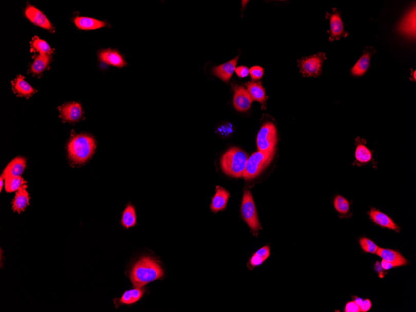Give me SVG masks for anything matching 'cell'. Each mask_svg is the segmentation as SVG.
I'll return each mask as SVG.
<instances>
[{"mask_svg": "<svg viewBox=\"0 0 416 312\" xmlns=\"http://www.w3.org/2000/svg\"><path fill=\"white\" fill-rule=\"evenodd\" d=\"M163 276L162 267L150 257L140 259L130 272L131 282L136 288H142L148 283L162 278Z\"/></svg>", "mask_w": 416, "mask_h": 312, "instance_id": "cell-1", "label": "cell"}, {"mask_svg": "<svg viewBox=\"0 0 416 312\" xmlns=\"http://www.w3.org/2000/svg\"><path fill=\"white\" fill-rule=\"evenodd\" d=\"M96 142L87 134L72 136L67 145V153L70 160L75 164H83L94 153Z\"/></svg>", "mask_w": 416, "mask_h": 312, "instance_id": "cell-2", "label": "cell"}, {"mask_svg": "<svg viewBox=\"0 0 416 312\" xmlns=\"http://www.w3.org/2000/svg\"><path fill=\"white\" fill-rule=\"evenodd\" d=\"M248 157L244 151L232 147L225 151L220 161L222 171L228 176L241 178L243 176Z\"/></svg>", "mask_w": 416, "mask_h": 312, "instance_id": "cell-3", "label": "cell"}, {"mask_svg": "<svg viewBox=\"0 0 416 312\" xmlns=\"http://www.w3.org/2000/svg\"><path fill=\"white\" fill-rule=\"evenodd\" d=\"M275 150L270 152L257 151L248 159L242 177L245 180H251L259 176L274 159Z\"/></svg>", "mask_w": 416, "mask_h": 312, "instance_id": "cell-4", "label": "cell"}, {"mask_svg": "<svg viewBox=\"0 0 416 312\" xmlns=\"http://www.w3.org/2000/svg\"><path fill=\"white\" fill-rule=\"evenodd\" d=\"M277 132L275 125L272 122L263 124L257 136V147L262 152L275 150L277 144Z\"/></svg>", "mask_w": 416, "mask_h": 312, "instance_id": "cell-5", "label": "cell"}, {"mask_svg": "<svg viewBox=\"0 0 416 312\" xmlns=\"http://www.w3.org/2000/svg\"><path fill=\"white\" fill-rule=\"evenodd\" d=\"M241 212L243 219L251 231L254 233L258 231L260 229L259 219L253 198L250 191L245 190L243 195Z\"/></svg>", "mask_w": 416, "mask_h": 312, "instance_id": "cell-6", "label": "cell"}, {"mask_svg": "<svg viewBox=\"0 0 416 312\" xmlns=\"http://www.w3.org/2000/svg\"><path fill=\"white\" fill-rule=\"evenodd\" d=\"M327 56L323 52L301 58L298 61V66L304 77H318L322 72V65Z\"/></svg>", "mask_w": 416, "mask_h": 312, "instance_id": "cell-7", "label": "cell"}, {"mask_svg": "<svg viewBox=\"0 0 416 312\" xmlns=\"http://www.w3.org/2000/svg\"><path fill=\"white\" fill-rule=\"evenodd\" d=\"M332 13H327V18L330 20V29L329 31V41L338 40L342 37L347 36L348 33L344 30V23H343L341 13L336 9H333Z\"/></svg>", "mask_w": 416, "mask_h": 312, "instance_id": "cell-8", "label": "cell"}, {"mask_svg": "<svg viewBox=\"0 0 416 312\" xmlns=\"http://www.w3.org/2000/svg\"><path fill=\"white\" fill-rule=\"evenodd\" d=\"M25 15L34 25L49 31H53V27L48 17L42 11L33 6L28 5L25 10Z\"/></svg>", "mask_w": 416, "mask_h": 312, "instance_id": "cell-9", "label": "cell"}, {"mask_svg": "<svg viewBox=\"0 0 416 312\" xmlns=\"http://www.w3.org/2000/svg\"><path fill=\"white\" fill-rule=\"evenodd\" d=\"M234 90L233 106L239 112H245L250 109L252 99L244 87L241 86L233 85Z\"/></svg>", "mask_w": 416, "mask_h": 312, "instance_id": "cell-10", "label": "cell"}, {"mask_svg": "<svg viewBox=\"0 0 416 312\" xmlns=\"http://www.w3.org/2000/svg\"><path fill=\"white\" fill-rule=\"evenodd\" d=\"M61 118L65 122H78L83 116L81 105L77 103H70L59 107Z\"/></svg>", "mask_w": 416, "mask_h": 312, "instance_id": "cell-11", "label": "cell"}, {"mask_svg": "<svg viewBox=\"0 0 416 312\" xmlns=\"http://www.w3.org/2000/svg\"><path fill=\"white\" fill-rule=\"evenodd\" d=\"M366 143L364 139H360V137L356 139L354 162L358 165H364L373 161V153L366 145Z\"/></svg>", "mask_w": 416, "mask_h": 312, "instance_id": "cell-12", "label": "cell"}, {"mask_svg": "<svg viewBox=\"0 0 416 312\" xmlns=\"http://www.w3.org/2000/svg\"><path fill=\"white\" fill-rule=\"evenodd\" d=\"M375 52L376 51L374 50L373 48H366L364 51H363L362 57L360 58L359 60L354 64L353 68L351 69V74L354 76L358 77L364 75L365 73L367 71L369 66H370L371 57Z\"/></svg>", "mask_w": 416, "mask_h": 312, "instance_id": "cell-13", "label": "cell"}, {"mask_svg": "<svg viewBox=\"0 0 416 312\" xmlns=\"http://www.w3.org/2000/svg\"><path fill=\"white\" fill-rule=\"evenodd\" d=\"M99 60L108 65L123 68L126 65L125 61L118 51L113 49H104L99 52Z\"/></svg>", "mask_w": 416, "mask_h": 312, "instance_id": "cell-14", "label": "cell"}, {"mask_svg": "<svg viewBox=\"0 0 416 312\" xmlns=\"http://www.w3.org/2000/svg\"><path fill=\"white\" fill-rule=\"evenodd\" d=\"M239 56H236L234 59L228 61L227 63L215 67L213 69V74L225 83H228L232 77L233 73L235 72Z\"/></svg>", "mask_w": 416, "mask_h": 312, "instance_id": "cell-15", "label": "cell"}, {"mask_svg": "<svg viewBox=\"0 0 416 312\" xmlns=\"http://www.w3.org/2000/svg\"><path fill=\"white\" fill-rule=\"evenodd\" d=\"M229 198V192L221 186H217L216 193L214 195L211 204V210L214 212L222 211L226 207Z\"/></svg>", "mask_w": 416, "mask_h": 312, "instance_id": "cell-16", "label": "cell"}, {"mask_svg": "<svg viewBox=\"0 0 416 312\" xmlns=\"http://www.w3.org/2000/svg\"><path fill=\"white\" fill-rule=\"evenodd\" d=\"M26 167V160L21 157H17L12 160L5 168L2 176L4 180L8 177H19L22 176Z\"/></svg>", "mask_w": 416, "mask_h": 312, "instance_id": "cell-17", "label": "cell"}, {"mask_svg": "<svg viewBox=\"0 0 416 312\" xmlns=\"http://www.w3.org/2000/svg\"><path fill=\"white\" fill-rule=\"evenodd\" d=\"M369 216H370L371 220L377 225L385 227V228L394 230V231H396L398 229V226L394 221L388 215L380 211L379 210L371 209L369 212Z\"/></svg>", "mask_w": 416, "mask_h": 312, "instance_id": "cell-18", "label": "cell"}, {"mask_svg": "<svg viewBox=\"0 0 416 312\" xmlns=\"http://www.w3.org/2000/svg\"><path fill=\"white\" fill-rule=\"evenodd\" d=\"M74 25L82 30H93L106 26V23L89 17H75Z\"/></svg>", "mask_w": 416, "mask_h": 312, "instance_id": "cell-19", "label": "cell"}, {"mask_svg": "<svg viewBox=\"0 0 416 312\" xmlns=\"http://www.w3.org/2000/svg\"><path fill=\"white\" fill-rule=\"evenodd\" d=\"M376 254L383 260L389 262L394 267L402 266L407 263L406 259L393 250L379 248Z\"/></svg>", "mask_w": 416, "mask_h": 312, "instance_id": "cell-20", "label": "cell"}, {"mask_svg": "<svg viewBox=\"0 0 416 312\" xmlns=\"http://www.w3.org/2000/svg\"><path fill=\"white\" fill-rule=\"evenodd\" d=\"M400 31L409 36H415V7L404 17L399 26Z\"/></svg>", "mask_w": 416, "mask_h": 312, "instance_id": "cell-21", "label": "cell"}, {"mask_svg": "<svg viewBox=\"0 0 416 312\" xmlns=\"http://www.w3.org/2000/svg\"><path fill=\"white\" fill-rule=\"evenodd\" d=\"M12 88L14 93L22 97H30L36 92V90L25 81L22 75H18L12 82Z\"/></svg>", "mask_w": 416, "mask_h": 312, "instance_id": "cell-22", "label": "cell"}, {"mask_svg": "<svg viewBox=\"0 0 416 312\" xmlns=\"http://www.w3.org/2000/svg\"><path fill=\"white\" fill-rule=\"evenodd\" d=\"M26 188H27L26 185L20 188L16 192L13 201V210L18 213L24 211L26 207L29 205V197Z\"/></svg>", "mask_w": 416, "mask_h": 312, "instance_id": "cell-23", "label": "cell"}, {"mask_svg": "<svg viewBox=\"0 0 416 312\" xmlns=\"http://www.w3.org/2000/svg\"><path fill=\"white\" fill-rule=\"evenodd\" d=\"M245 86L247 87L248 92L250 95L252 100L259 102L261 104L265 103L266 101V92L261 84L254 83V82H248L245 84Z\"/></svg>", "mask_w": 416, "mask_h": 312, "instance_id": "cell-24", "label": "cell"}, {"mask_svg": "<svg viewBox=\"0 0 416 312\" xmlns=\"http://www.w3.org/2000/svg\"><path fill=\"white\" fill-rule=\"evenodd\" d=\"M51 57L49 55L39 54L34 60L31 64L29 71L34 74H40L48 68L50 63Z\"/></svg>", "mask_w": 416, "mask_h": 312, "instance_id": "cell-25", "label": "cell"}, {"mask_svg": "<svg viewBox=\"0 0 416 312\" xmlns=\"http://www.w3.org/2000/svg\"><path fill=\"white\" fill-rule=\"evenodd\" d=\"M144 292L145 290L142 289V288H136L126 291L120 299L119 302L123 305L134 304L142 298Z\"/></svg>", "mask_w": 416, "mask_h": 312, "instance_id": "cell-26", "label": "cell"}, {"mask_svg": "<svg viewBox=\"0 0 416 312\" xmlns=\"http://www.w3.org/2000/svg\"><path fill=\"white\" fill-rule=\"evenodd\" d=\"M137 222L136 210L133 206L128 205L123 212L121 223L123 226L128 229L136 225Z\"/></svg>", "mask_w": 416, "mask_h": 312, "instance_id": "cell-27", "label": "cell"}, {"mask_svg": "<svg viewBox=\"0 0 416 312\" xmlns=\"http://www.w3.org/2000/svg\"><path fill=\"white\" fill-rule=\"evenodd\" d=\"M270 255V249L268 246H265L260 248L255 252L250 260V265L252 267L259 266Z\"/></svg>", "mask_w": 416, "mask_h": 312, "instance_id": "cell-28", "label": "cell"}, {"mask_svg": "<svg viewBox=\"0 0 416 312\" xmlns=\"http://www.w3.org/2000/svg\"><path fill=\"white\" fill-rule=\"evenodd\" d=\"M5 188L6 191L12 192L17 191L26 185V182L21 177H8L5 179Z\"/></svg>", "mask_w": 416, "mask_h": 312, "instance_id": "cell-29", "label": "cell"}, {"mask_svg": "<svg viewBox=\"0 0 416 312\" xmlns=\"http://www.w3.org/2000/svg\"><path fill=\"white\" fill-rule=\"evenodd\" d=\"M31 46L35 50L40 52V54L49 55L52 52L50 46L45 41L38 38L37 37H33L31 42Z\"/></svg>", "mask_w": 416, "mask_h": 312, "instance_id": "cell-30", "label": "cell"}, {"mask_svg": "<svg viewBox=\"0 0 416 312\" xmlns=\"http://www.w3.org/2000/svg\"><path fill=\"white\" fill-rule=\"evenodd\" d=\"M333 205L336 211L339 214L347 215L350 210V203L344 197L338 195L333 200Z\"/></svg>", "mask_w": 416, "mask_h": 312, "instance_id": "cell-31", "label": "cell"}, {"mask_svg": "<svg viewBox=\"0 0 416 312\" xmlns=\"http://www.w3.org/2000/svg\"><path fill=\"white\" fill-rule=\"evenodd\" d=\"M360 246L365 252L371 254H376L379 247L373 241L367 238H362L360 241Z\"/></svg>", "mask_w": 416, "mask_h": 312, "instance_id": "cell-32", "label": "cell"}, {"mask_svg": "<svg viewBox=\"0 0 416 312\" xmlns=\"http://www.w3.org/2000/svg\"><path fill=\"white\" fill-rule=\"evenodd\" d=\"M217 133L222 137H229L233 133V127L230 123L222 124L217 128Z\"/></svg>", "mask_w": 416, "mask_h": 312, "instance_id": "cell-33", "label": "cell"}, {"mask_svg": "<svg viewBox=\"0 0 416 312\" xmlns=\"http://www.w3.org/2000/svg\"><path fill=\"white\" fill-rule=\"evenodd\" d=\"M250 74L253 80H258L263 75V69L260 66H254L250 70Z\"/></svg>", "mask_w": 416, "mask_h": 312, "instance_id": "cell-34", "label": "cell"}, {"mask_svg": "<svg viewBox=\"0 0 416 312\" xmlns=\"http://www.w3.org/2000/svg\"><path fill=\"white\" fill-rule=\"evenodd\" d=\"M235 72L239 77L244 78L250 74V70L246 66H239L236 68Z\"/></svg>", "mask_w": 416, "mask_h": 312, "instance_id": "cell-35", "label": "cell"}, {"mask_svg": "<svg viewBox=\"0 0 416 312\" xmlns=\"http://www.w3.org/2000/svg\"><path fill=\"white\" fill-rule=\"evenodd\" d=\"M345 310L346 312H359L360 307L354 301L348 302L346 305Z\"/></svg>", "mask_w": 416, "mask_h": 312, "instance_id": "cell-36", "label": "cell"}, {"mask_svg": "<svg viewBox=\"0 0 416 312\" xmlns=\"http://www.w3.org/2000/svg\"><path fill=\"white\" fill-rule=\"evenodd\" d=\"M360 311H368L371 308V302L370 300H362L361 304L359 305Z\"/></svg>", "mask_w": 416, "mask_h": 312, "instance_id": "cell-37", "label": "cell"}, {"mask_svg": "<svg viewBox=\"0 0 416 312\" xmlns=\"http://www.w3.org/2000/svg\"><path fill=\"white\" fill-rule=\"evenodd\" d=\"M382 265L383 269H385V270L390 269L391 268L394 267L393 265L389 263V262L386 261L385 260L382 261Z\"/></svg>", "mask_w": 416, "mask_h": 312, "instance_id": "cell-38", "label": "cell"}, {"mask_svg": "<svg viewBox=\"0 0 416 312\" xmlns=\"http://www.w3.org/2000/svg\"><path fill=\"white\" fill-rule=\"evenodd\" d=\"M4 179L2 177H0V191H2L3 186H4Z\"/></svg>", "mask_w": 416, "mask_h": 312, "instance_id": "cell-39", "label": "cell"}]
</instances>
